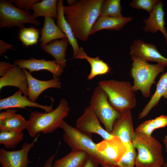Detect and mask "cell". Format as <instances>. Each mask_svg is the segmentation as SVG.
I'll return each mask as SVG.
<instances>
[{
	"label": "cell",
	"mask_w": 167,
	"mask_h": 167,
	"mask_svg": "<svg viewBox=\"0 0 167 167\" xmlns=\"http://www.w3.org/2000/svg\"><path fill=\"white\" fill-rule=\"evenodd\" d=\"M57 0H43L33 4L31 9L33 11L32 15L34 18L42 16L57 18Z\"/></svg>",
	"instance_id": "cell-27"
},
{
	"label": "cell",
	"mask_w": 167,
	"mask_h": 167,
	"mask_svg": "<svg viewBox=\"0 0 167 167\" xmlns=\"http://www.w3.org/2000/svg\"><path fill=\"white\" fill-rule=\"evenodd\" d=\"M61 143L60 142L59 143L58 148L56 150V151L54 154L49 157L48 159L45 162L44 164L43 167H52V162L53 161L55 157L58 153L59 148V147ZM36 167H38L37 166Z\"/></svg>",
	"instance_id": "cell-38"
},
{
	"label": "cell",
	"mask_w": 167,
	"mask_h": 167,
	"mask_svg": "<svg viewBox=\"0 0 167 167\" xmlns=\"http://www.w3.org/2000/svg\"><path fill=\"white\" fill-rule=\"evenodd\" d=\"M68 42L66 38L53 41L41 47L44 51L53 56L56 62L64 68L66 66V51Z\"/></svg>",
	"instance_id": "cell-22"
},
{
	"label": "cell",
	"mask_w": 167,
	"mask_h": 167,
	"mask_svg": "<svg viewBox=\"0 0 167 167\" xmlns=\"http://www.w3.org/2000/svg\"><path fill=\"white\" fill-rule=\"evenodd\" d=\"M163 97L167 99V91L166 92V93H165V94L163 96Z\"/></svg>",
	"instance_id": "cell-42"
},
{
	"label": "cell",
	"mask_w": 167,
	"mask_h": 167,
	"mask_svg": "<svg viewBox=\"0 0 167 167\" xmlns=\"http://www.w3.org/2000/svg\"><path fill=\"white\" fill-rule=\"evenodd\" d=\"M80 52L75 59H85L89 63L91 70L87 77L88 80H91L97 76L107 74L110 72V68L106 62L98 57L92 58L88 56L82 48L80 47Z\"/></svg>",
	"instance_id": "cell-24"
},
{
	"label": "cell",
	"mask_w": 167,
	"mask_h": 167,
	"mask_svg": "<svg viewBox=\"0 0 167 167\" xmlns=\"http://www.w3.org/2000/svg\"><path fill=\"white\" fill-rule=\"evenodd\" d=\"M98 85L106 93L111 105L119 113L131 110L135 106V96L129 82L105 80L99 81Z\"/></svg>",
	"instance_id": "cell-4"
},
{
	"label": "cell",
	"mask_w": 167,
	"mask_h": 167,
	"mask_svg": "<svg viewBox=\"0 0 167 167\" xmlns=\"http://www.w3.org/2000/svg\"><path fill=\"white\" fill-rule=\"evenodd\" d=\"M13 45L12 44L7 43L0 40V55L2 56L8 49H14Z\"/></svg>",
	"instance_id": "cell-37"
},
{
	"label": "cell",
	"mask_w": 167,
	"mask_h": 167,
	"mask_svg": "<svg viewBox=\"0 0 167 167\" xmlns=\"http://www.w3.org/2000/svg\"><path fill=\"white\" fill-rule=\"evenodd\" d=\"M167 91V71L160 77L156 84V91L150 100L138 115L139 119L145 117L152 109L156 106Z\"/></svg>",
	"instance_id": "cell-26"
},
{
	"label": "cell",
	"mask_w": 167,
	"mask_h": 167,
	"mask_svg": "<svg viewBox=\"0 0 167 167\" xmlns=\"http://www.w3.org/2000/svg\"><path fill=\"white\" fill-rule=\"evenodd\" d=\"M89 106L106 130L111 134L113 123L121 113L111 105L106 93L98 85L95 88L91 96Z\"/></svg>",
	"instance_id": "cell-8"
},
{
	"label": "cell",
	"mask_w": 167,
	"mask_h": 167,
	"mask_svg": "<svg viewBox=\"0 0 167 167\" xmlns=\"http://www.w3.org/2000/svg\"><path fill=\"white\" fill-rule=\"evenodd\" d=\"M28 23L36 26L41 24L29 10H21L9 1L0 0V28L17 27L21 29L24 27V25Z\"/></svg>",
	"instance_id": "cell-7"
},
{
	"label": "cell",
	"mask_w": 167,
	"mask_h": 167,
	"mask_svg": "<svg viewBox=\"0 0 167 167\" xmlns=\"http://www.w3.org/2000/svg\"><path fill=\"white\" fill-rule=\"evenodd\" d=\"M132 143L137 150L136 167H163L162 146L156 138L135 131Z\"/></svg>",
	"instance_id": "cell-3"
},
{
	"label": "cell",
	"mask_w": 167,
	"mask_h": 167,
	"mask_svg": "<svg viewBox=\"0 0 167 167\" xmlns=\"http://www.w3.org/2000/svg\"><path fill=\"white\" fill-rule=\"evenodd\" d=\"M113 167L106 166H104V167Z\"/></svg>",
	"instance_id": "cell-45"
},
{
	"label": "cell",
	"mask_w": 167,
	"mask_h": 167,
	"mask_svg": "<svg viewBox=\"0 0 167 167\" xmlns=\"http://www.w3.org/2000/svg\"><path fill=\"white\" fill-rule=\"evenodd\" d=\"M120 0H107L105 1L102 7L100 17L106 16L120 17L122 8Z\"/></svg>",
	"instance_id": "cell-29"
},
{
	"label": "cell",
	"mask_w": 167,
	"mask_h": 167,
	"mask_svg": "<svg viewBox=\"0 0 167 167\" xmlns=\"http://www.w3.org/2000/svg\"><path fill=\"white\" fill-rule=\"evenodd\" d=\"M131 110L121 113L115 121L111 134L119 138L126 145L132 142L134 133Z\"/></svg>",
	"instance_id": "cell-14"
},
{
	"label": "cell",
	"mask_w": 167,
	"mask_h": 167,
	"mask_svg": "<svg viewBox=\"0 0 167 167\" xmlns=\"http://www.w3.org/2000/svg\"><path fill=\"white\" fill-rule=\"evenodd\" d=\"M155 130L152 119H150L146 121L139 125L135 131L148 136H151L152 132Z\"/></svg>",
	"instance_id": "cell-33"
},
{
	"label": "cell",
	"mask_w": 167,
	"mask_h": 167,
	"mask_svg": "<svg viewBox=\"0 0 167 167\" xmlns=\"http://www.w3.org/2000/svg\"><path fill=\"white\" fill-rule=\"evenodd\" d=\"M165 146L166 148V151L167 152V143H164Z\"/></svg>",
	"instance_id": "cell-43"
},
{
	"label": "cell",
	"mask_w": 167,
	"mask_h": 167,
	"mask_svg": "<svg viewBox=\"0 0 167 167\" xmlns=\"http://www.w3.org/2000/svg\"><path fill=\"white\" fill-rule=\"evenodd\" d=\"M64 131L63 139L71 150L82 151L87 153L98 163L101 164V159L96 144L89 135L70 125L64 120L60 126Z\"/></svg>",
	"instance_id": "cell-6"
},
{
	"label": "cell",
	"mask_w": 167,
	"mask_h": 167,
	"mask_svg": "<svg viewBox=\"0 0 167 167\" xmlns=\"http://www.w3.org/2000/svg\"><path fill=\"white\" fill-rule=\"evenodd\" d=\"M63 7V0H58L57 3L58 17L57 25L66 35L69 43L72 46L73 50V57L75 59L79 54L80 48L79 46L77 39L74 36L71 27L66 19Z\"/></svg>",
	"instance_id": "cell-20"
},
{
	"label": "cell",
	"mask_w": 167,
	"mask_h": 167,
	"mask_svg": "<svg viewBox=\"0 0 167 167\" xmlns=\"http://www.w3.org/2000/svg\"><path fill=\"white\" fill-rule=\"evenodd\" d=\"M15 65L11 64L9 63L3 61L0 62V76L1 77L4 76L8 71Z\"/></svg>",
	"instance_id": "cell-36"
},
{
	"label": "cell",
	"mask_w": 167,
	"mask_h": 167,
	"mask_svg": "<svg viewBox=\"0 0 167 167\" xmlns=\"http://www.w3.org/2000/svg\"><path fill=\"white\" fill-rule=\"evenodd\" d=\"M160 0H133L129 4L132 8L144 10L149 14L152 12L155 6Z\"/></svg>",
	"instance_id": "cell-32"
},
{
	"label": "cell",
	"mask_w": 167,
	"mask_h": 167,
	"mask_svg": "<svg viewBox=\"0 0 167 167\" xmlns=\"http://www.w3.org/2000/svg\"><path fill=\"white\" fill-rule=\"evenodd\" d=\"M162 167H167V163L165 164Z\"/></svg>",
	"instance_id": "cell-44"
},
{
	"label": "cell",
	"mask_w": 167,
	"mask_h": 167,
	"mask_svg": "<svg viewBox=\"0 0 167 167\" xmlns=\"http://www.w3.org/2000/svg\"><path fill=\"white\" fill-rule=\"evenodd\" d=\"M17 110L6 109L0 113V131L21 132L27 126V120L21 115L16 113Z\"/></svg>",
	"instance_id": "cell-19"
},
{
	"label": "cell",
	"mask_w": 167,
	"mask_h": 167,
	"mask_svg": "<svg viewBox=\"0 0 167 167\" xmlns=\"http://www.w3.org/2000/svg\"><path fill=\"white\" fill-rule=\"evenodd\" d=\"M41 36L39 41L41 46L46 45L58 39L67 38L54 22L52 18H45L44 24L41 30Z\"/></svg>",
	"instance_id": "cell-23"
},
{
	"label": "cell",
	"mask_w": 167,
	"mask_h": 167,
	"mask_svg": "<svg viewBox=\"0 0 167 167\" xmlns=\"http://www.w3.org/2000/svg\"><path fill=\"white\" fill-rule=\"evenodd\" d=\"M131 58L133 62L131 74L134 83L132 91L135 92L140 90L143 97H149L151 87L155 83L156 77L163 71L165 66L158 63L151 64L140 58Z\"/></svg>",
	"instance_id": "cell-5"
},
{
	"label": "cell",
	"mask_w": 167,
	"mask_h": 167,
	"mask_svg": "<svg viewBox=\"0 0 167 167\" xmlns=\"http://www.w3.org/2000/svg\"><path fill=\"white\" fill-rule=\"evenodd\" d=\"M132 19L131 17L123 16L120 17H100L93 26L90 34H93L103 29L120 30Z\"/></svg>",
	"instance_id": "cell-21"
},
{
	"label": "cell",
	"mask_w": 167,
	"mask_h": 167,
	"mask_svg": "<svg viewBox=\"0 0 167 167\" xmlns=\"http://www.w3.org/2000/svg\"><path fill=\"white\" fill-rule=\"evenodd\" d=\"M22 92L19 90L13 95L0 100V110L9 108L25 109L26 107L39 108L49 112L54 110L53 101L50 105H42L30 101L27 96L22 95Z\"/></svg>",
	"instance_id": "cell-15"
},
{
	"label": "cell",
	"mask_w": 167,
	"mask_h": 167,
	"mask_svg": "<svg viewBox=\"0 0 167 167\" xmlns=\"http://www.w3.org/2000/svg\"><path fill=\"white\" fill-rule=\"evenodd\" d=\"M19 35L20 40L26 46L36 44L39 38L38 30L33 27H24L20 29Z\"/></svg>",
	"instance_id": "cell-30"
},
{
	"label": "cell",
	"mask_w": 167,
	"mask_h": 167,
	"mask_svg": "<svg viewBox=\"0 0 167 167\" xmlns=\"http://www.w3.org/2000/svg\"><path fill=\"white\" fill-rule=\"evenodd\" d=\"M163 142L164 143L167 144V135H166L164 137L163 139Z\"/></svg>",
	"instance_id": "cell-41"
},
{
	"label": "cell",
	"mask_w": 167,
	"mask_h": 167,
	"mask_svg": "<svg viewBox=\"0 0 167 167\" xmlns=\"http://www.w3.org/2000/svg\"><path fill=\"white\" fill-rule=\"evenodd\" d=\"M14 64L23 69H27L30 73L45 70L49 71L54 77H58L64 71L63 68L55 60L47 61L43 58L38 59L32 58L28 59H17Z\"/></svg>",
	"instance_id": "cell-13"
},
{
	"label": "cell",
	"mask_w": 167,
	"mask_h": 167,
	"mask_svg": "<svg viewBox=\"0 0 167 167\" xmlns=\"http://www.w3.org/2000/svg\"><path fill=\"white\" fill-rule=\"evenodd\" d=\"M127 150L114 167H135L137 152L132 142L126 145Z\"/></svg>",
	"instance_id": "cell-31"
},
{
	"label": "cell",
	"mask_w": 167,
	"mask_h": 167,
	"mask_svg": "<svg viewBox=\"0 0 167 167\" xmlns=\"http://www.w3.org/2000/svg\"><path fill=\"white\" fill-rule=\"evenodd\" d=\"M130 54L131 57L138 58L147 62H156L167 66V58L159 52L156 46L141 40L134 41L130 47Z\"/></svg>",
	"instance_id": "cell-12"
},
{
	"label": "cell",
	"mask_w": 167,
	"mask_h": 167,
	"mask_svg": "<svg viewBox=\"0 0 167 167\" xmlns=\"http://www.w3.org/2000/svg\"><path fill=\"white\" fill-rule=\"evenodd\" d=\"M98 164L89 156L83 167H97Z\"/></svg>",
	"instance_id": "cell-39"
},
{
	"label": "cell",
	"mask_w": 167,
	"mask_h": 167,
	"mask_svg": "<svg viewBox=\"0 0 167 167\" xmlns=\"http://www.w3.org/2000/svg\"><path fill=\"white\" fill-rule=\"evenodd\" d=\"M40 134H38L30 143H24L21 148L17 150L7 151L1 148L0 163L2 167H28L31 163L29 160L28 153L35 146Z\"/></svg>",
	"instance_id": "cell-10"
},
{
	"label": "cell",
	"mask_w": 167,
	"mask_h": 167,
	"mask_svg": "<svg viewBox=\"0 0 167 167\" xmlns=\"http://www.w3.org/2000/svg\"><path fill=\"white\" fill-rule=\"evenodd\" d=\"M89 156L84 152L71 150L63 157L56 160L52 167H83Z\"/></svg>",
	"instance_id": "cell-25"
},
{
	"label": "cell",
	"mask_w": 167,
	"mask_h": 167,
	"mask_svg": "<svg viewBox=\"0 0 167 167\" xmlns=\"http://www.w3.org/2000/svg\"><path fill=\"white\" fill-rule=\"evenodd\" d=\"M40 0H15L10 2L14 3L17 7L21 10H29L34 4L41 1Z\"/></svg>",
	"instance_id": "cell-34"
},
{
	"label": "cell",
	"mask_w": 167,
	"mask_h": 167,
	"mask_svg": "<svg viewBox=\"0 0 167 167\" xmlns=\"http://www.w3.org/2000/svg\"><path fill=\"white\" fill-rule=\"evenodd\" d=\"M70 109L68 101L62 98L57 107L52 111L43 113L31 112L27 120L26 129L28 134L35 138L41 132L47 134L53 132L58 127L64 118L69 114Z\"/></svg>",
	"instance_id": "cell-2"
},
{
	"label": "cell",
	"mask_w": 167,
	"mask_h": 167,
	"mask_svg": "<svg viewBox=\"0 0 167 167\" xmlns=\"http://www.w3.org/2000/svg\"><path fill=\"white\" fill-rule=\"evenodd\" d=\"M24 136L22 131H0V144L6 149L14 148L22 141Z\"/></svg>",
	"instance_id": "cell-28"
},
{
	"label": "cell",
	"mask_w": 167,
	"mask_h": 167,
	"mask_svg": "<svg viewBox=\"0 0 167 167\" xmlns=\"http://www.w3.org/2000/svg\"><path fill=\"white\" fill-rule=\"evenodd\" d=\"M104 0H80L72 6H64L65 16L75 38L87 41L92 28L100 16Z\"/></svg>",
	"instance_id": "cell-1"
},
{
	"label": "cell",
	"mask_w": 167,
	"mask_h": 167,
	"mask_svg": "<svg viewBox=\"0 0 167 167\" xmlns=\"http://www.w3.org/2000/svg\"><path fill=\"white\" fill-rule=\"evenodd\" d=\"M96 146L101 157L102 167H114L127 150L126 146L119 138L116 136L103 139L96 144Z\"/></svg>",
	"instance_id": "cell-9"
},
{
	"label": "cell",
	"mask_w": 167,
	"mask_h": 167,
	"mask_svg": "<svg viewBox=\"0 0 167 167\" xmlns=\"http://www.w3.org/2000/svg\"><path fill=\"white\" fill-rule=\"evenodd\" d=\"M165 13L162 2L160 0L155 6L149 17L143 20L145 25L143 30L146 32L155 33L158 30L164 35L167 45V32L165 26Z\"/></svg>",
	"instance_id": "cell-18"
},
{
	"label": "cell",
	"mask_w": 167,
	"mask_h": 167,
	"mask_svg": "<svg viewBox=\"0 0 167 167\" xmlns=\"http://www.w3.org/2000/svg\"><path fill=\"white\" fill-rule=\"evenodd\" d=\"M152 121L156 129L165 127L167 126V116L161 115L152 119Z\"/></svg>",
	"instance_id": "cell-35"
},
{
	"label": "cell",
	"mask_w": 167,
	"mask_h": 167,
	"mask_svg": "<svg viewBox=\"0 0 167 167\" xmlns=\"http://www.w3.org/2000/svg\"><path fill=\"white\" fill-rule=\"evenodd\" d=\"M67 2L68 4V6H72L75 4L77 2L74 0H67Z\"/></svg>",
	"instance_id": "cell-40"
},
{
	"label": "cell",
	"mask_w": 167,
	"mask_h": 167,
	"mask_svg": "<svg viewBox=\"0 0 167 167\" xmlns=\"http://www.w3.org/2000/svg\"><path fill=\"white\" fill-rule=\"evenodd\" d=\"M7 86L17 87L21 91L24 95L28 96V84L23 69L15 65L4 76L0 78V90Z\"/></svg>",
	"instance_id": "cell-17"
},
{
	"label": "cell",
	"mask_w": 167,
	"mask_h": 167,
	"mask_svg": "<svg viewBox=\"0 0 167 167\" xmlns=\"http://www.w3.org/2000/svg\"><path fill=\"white\" fill-rule=\"evenodd\" d=\"M76 128L88 135L92 133L98 135L104 139H109L114 136L102 127L98 118L89 106L84 109L82 114L76 120Z\"/></svg>",
	"instance_id": "cell-11"
},
{
	"label": "cell",
	"mask_w": 167,
	"mask_h": 167,
	"mask_svg": "<svg viewBox=\"0 0 167 167\" xmlns=\"http://www.w3.org/2000/svg\"><path fill=\"white\" fill-rule=\"evenodd\" d=\"M28 84V98L35 102L40 95L47 89L53 88L60 89L62 84L58 77H54L48 80L37 79L32 76L29 72L24 69Z\"/></svg>",
	"instance_id": "cell-16"
}]
</instances>
